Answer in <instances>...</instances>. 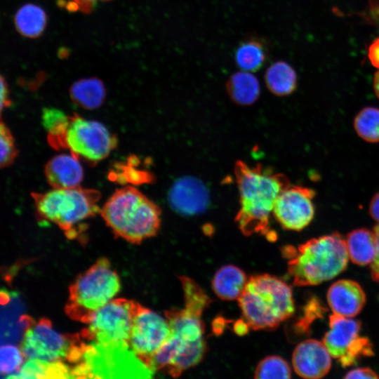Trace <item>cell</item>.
Here are the masks:
<instances>
[{"mask_svg":"<svg viewBox=\"0 0 379 379\" xmlns=\"http://www.w3.org/2000/svg\"><path fill=\"white\" fill-rule=\"evenodd\" d=\"M180 280L184 292V306L165 312L170 333L151 365L154 372L164 371L172 377H178L202 359L206 342L201 317L211 300L192 279L180 277Z\"/></svg>","mask_w":379,"mask_h":379,"instance_id":"1","label":"cell"},{"mask_svg":"<svg viewBox=\"0 0 379 379\" xmlns=\"http://www.w3.org/2000/svg\"><path fill=\"white\" fill-rule=\"evenodd\" d=\"M234 171L239 196L235 217L238 227L246 236L272 234L270 218L277 197L291 185L288 177L260 164L251 167L242 161L235 163Z\"/></svg>","mask_w":379,"mask_h":379,"instance_id":"2","label":"cell"},{"mask_svg":"<svg viewBox=\"0 0 379 379\" xmlns=\"http://www.w3.org/2000/svg\"><path fill=\"white\" fill-rule=\"evenodd\" d=\"M100 213L116 237L131 244L155 236L160 227L159 206L132 186L115 190Z\"/></svg>","mask_w":379,"mask_h":379,"instance_id":"3","label":"cell"},{"mask_svg":"<svg viewBox=\"0 0 379 379\" xmlns=\"http://www.w3.org/2000/svg\"><path fill=\"white\" fill-rule=\"evenodd\" d=\"M237 300L242 324L247 329L274 328L291 317L295 310L291 286L268 274L248 278Z\"/></svg>","mask_w":379,"mask_h":379,"instance_id":"4","label":"cell"},{"mask_svg":"<svg viewBox=\"0 0 379 379\" xmlns=\"http://www.w3.org/2000/svg\"><path fill=\"white\" fill-rule=\"evenodd\" d=\"M288 270L295 285L314 286L330 280L347 267L345 239L338 233L313 238L295 249L286 248Z\"/></svg>","mask_w":379,"mask_h":379,"instance_id":"5","label":"cell"},{"mask_svg":"<svg viewBox=\"0 0 379 379\" xmlns=\"http://www.w3.org/2000/svg\"><path fill=\"white\" fill-rule=\"evenodd\" d=\"M36 211L42 219L58 225L68 238H75L80 224L100 213V192L77 186L32 193Z\"/></svg>","mask_w":379,"mask_h":379,"instance_id":"6","label":"cell"},{"mask_svg":"<svg viewBox=\"0 0 379 379\" xmlns=\"http://www.w3.org/2000/svg\"><path fill=\"white\" fill-rule=\"evenodd\" d=\"M120 288L119 277L110 262L100 258L69 286L65 311L72 319L88 324L98 310L114 299Z\"/></svg>","mask_w":379,"mask_h":379,"instance_id":"7","label":"cell"},{"mask_svg":"<svg viewBox=\"0 0 379 379\" xmlns=\"http://www.w3.org/2000/svg\"><path fill=\"white\" fill-rule=\"evenodd\" d=\"M154 373L131 350L128 343L86 342L81 361L72 367V378H151Z\"/></svg>","mask_w":379,"mask_h":379,"instance_id":"8","label":"cell"},{"mask_svg":"<svg viewBox=\"0 0 379 379\" xmlns=\"http://www.w3.org/2000/svg\"><path fill=\"white\" fill-rule=\"evenodd\" d=\"M20 348L26 359L77 364L85 351L86 341L80 333L62 334L54 329L47 318L27 319Z\"/></svg>","mask_w":379,"mask_h":379,"instance_id":"9","label":"cell"},{"mask_svg":"<svg viewBox=\"0 0 379 379\" xmlns=\"http://www.w3.org/2000/svg\"><path fill=\"white\" fill-rule=\"evenodd\" d=\"M117 145V138L102 123L76 113L69 116L62 149H68L79 159L96 164L107 157Z\"/></svg>","mask_w":379,"mask_h":379,"instance_id":"10","label":"cell"},{"mask_svg":"<svg viewBox=\"0 0 379 379\" xmlns=\"http://www.w3.org/2000/svg\"><path fill=\"white\" fill-rule=\"evenodd\" d=\"M138 305L134 300L112 299L92 316L81 336L86 342L128 343Z\"/></svg>","mask_w":379,"mask_h":379,"instance_id":"11","label":"cell"},{"mask_svg":"<svg viewBox=\"0 0 379 379\" xmlns=\"http://www.w3.org/2000/svg\"><path fill=\"white\" fill-rule=\"evenodd\" d=\"M329 328L322 342L331 357L343 367L355 365L359 359L373 355L370 340L360 335L359 321L333 314L329 317Z\"/></svg>","mask_w":379,"mask_h":379,"instance_id":"12","label":"cell"},{"mask_svg":"<svg viewBox=\"0 0 379 379\" xmlns=\"http://www.w3.org/2000/svg\"><path fill=\"white\" fill-rule=\"evenodd\" d=\"M169 333L166 317L138 303L128 343L134 353L151 370L152 359L166 341Z\"/></svg>","mask_w":379,"mask_h":379,"instance_id":"13","label":"cell"},{"mask_svg":"<svg viewBox=\"0 0 379 379\" xmlns=\"http://www.w3.org/2000/svg\"><path fill=\"white\" fill-rule=\"evenodd\" d=\"M314 191L310 188L289 185L277 197L272 215L283 228L302 230L314 218Z\"/></svg>","mask_w":379,"mask_h":379,"instance_id":"14","label":"cell"},{"mask_svg":"<svg viewBox=\"0 0 379 379\" xmlns=\"http://www.w3.org/2000/svg\"><path fill=\"white\" fill-rule=\"evenodd\" d=\"M295 373L304 378H321L331 367V356L323 342L309 339L299 343L292 354Z\"/></svg>","mask_w":379,"mask_h":379,"instance_id":"15","label":"cell"},{"mask_svg":"<svg viewBox=\"0 0 379 379\" xmlns=\"http://www.w3.org/2000/svg\"><path fill=\"white\" fill-rule=\"evenodd\" d=\"M173 208L185 215H194L204 211L208 194L201 181L192 177L179 179L172 186L168 195Z\"/></svg>","mask_w":379,"mask_h":379,"instance_id":"16","label":"cell"},{"mask_svg":"<svg viewBox=\"0 0 379 379\" xmlns=\"http://www.w3.org/2000/svg\"><path fill=\"white\" fill-rule=\"evenodd\" d=\"M326 298L333 314L346 317L357 315L366 302V295L361 286L350 279H341L333 283L328 290Z\"/></svg>","mask_w":379,"mask_h":379,"instance_id":"17","label":"cell"},{"mask_svg":"<svg viewBox=\"0 0 379 379\" xmlns=\"http://www.w3.org/2000/svg\"><path fill=\"white\" fill-rule=\"evenodd\" d=\"M44 173L53 189L79 186L84 178L79 159L72 154H61L51 158L45 165Z\"/></svg>","mask_w":379,"mask_h":379,"instance_id":"18","label":"cell"},{"mask_svg":"<svg viewBox=\"0 0 379 379\" xmlns=\"http://www.w3.org/2000/svg\"><path fill=\"white\" fill-rule=\"evenodd\" d=\"M248 278L239 267L228 265L215 274L212 286L215 295L223 300H238L244 290Z\"/></svg>","mask_w":379,"mask_h":379,"instance_id":"19","label":"cell"},{"mask_svg":"<svg viewBox=\"0 0 379 379\" xmlns=\"http://www.w3.org/2000/svg\"><path fill=\"white\" fill-rule=\"evenodd\" d=\"M269 55L267 42L258 36H249L237 46L234 59L242 70L254 72L260 70L266 63Z\"/></svg>","mask_w":379,"mask_h":379,"instance_id":"20","label":"cell"},{"mask_svg":"<svg viewBox=\"0 0 379 379\" xmlns=\"http://www.w3.org/2000/svg\"><path fill=\"white\" fill-rule=\"evenodd\" d=\"M347 251L351 261L359 265L371 264L377 252L373 231L359 228L350 232L345 239Z\"/></svg>","mask_w":379,"mask_h":379,"instance_id":"21","label":"cell"},{"mask_svg":"<svg viewBox=\"0 0 379 379\" xmlns=\"http://www.w3.org/2000/svg\"><path fill=\"white\" fill-rule=\"evenodd\" d=\"M73 102L85 109H95L105 102L106 90L102 81L96 77L84 78L75 81L69 88Z\"/></svg>","mask_w":379,"mask_h":379,"instance_id":"22","label":"cell"},{"mask_svg":"<svg viewBox=\"0 0 379 379\" xmlns=\"http://www.w3.org/2000/svg\"><path fill=\"white\" fill-rule=\"evenodd\" d=\"M227 92L230 99L240 105H249L259 98V81L251 72L240 71L234 73L226 83Z\"/></svg>","mask_w":379,"mask_h":379,"instance_id":"23","label":"cell"},{"mask_svg":"<svg viewBox=\"0 0 379 379\" xmlns=\"http://www.w3.org/2000/svg\"><path fill=\"white\" fill-rule=\"evenodd\" d=\"M72 378V367L63 362L26 359L20 369L7 378Z\"/></svg>","mask_w":379,"mask_h":379,"instance_id":"24","label":"cell"},{"mask_svg":"<svg viewBox=\"0 0 379 379\" xmlns=\"http://www.w3.org/2000/svg\"><path fill=\"white\" fill-rule=\"evenodd\" d=\"M265 81L268 90L278 96L291 94L297 87V74L284 61L272 63L266 70Z\"/></svg>","mask_w":379,"mask_h":379,"instance_id":"25","label":"cell"},{"mask_svg":"<svg viewBox=\"0 0 379 379\" xmlns=\"http://www.w3.org/2000/svg\"><path fill=\"white\" fill-rule=\"evenodd\" d=\"M46 21V14L43 8L33 4L20 7L14 17L17 31L29 38L40 36L45 29Z\"/></svg>","mask_w":379,"mask_h":379,"instance_id":"26","label":"cell"},{"mask_svg":"<svg viewBox=\"0 0 379 379\" xmlns=\"http://www.w3.org/2000/svg\"><path fill=\"white\" fill-rule=\"evenodd\" d=\"M42 124L48 132V140L55 149H62V138L69 116L55 108H45L42 112Z\"/></svg>","mask_w":379,"mask_h":379,"instance_id":"27","label":"cell"},{"mask_svg":"<svg viewBox=\"0 0 379 379\" xmlns=\"http://www.w3.org/2000/svg\"><path fill=\"white\" fill-rule=\"evenodd\" d=\"M354 128L364 141L379 142V108L366 107L359 111L354 119Z\"/></svg>","mask_w":379,"mask_h":379,"instance_id":"28","label":"cell"},{"mask_svg":"<svg viewBox=\"0 0 379 379\" xmlns=\"http://www.w3.org/2000/svg\"><path fill=\"white\" fill-rule=\"evenodd\" d=\"M291 371L288 364L279 356H269L258 364L255 378H290Z\"/></svg>","mask_w":379,"mask_h":379,"instance_id":"29","label":"cell"},{"mask_svg":"<svg viewBox=\"0 0 379 379\" xmlns=\"http://www.w3.org/2000/svg\"><path fill=\"white\" fill-rule=\"evenodd\" d=\"M25 359V358L20 347L18 348L12 345H2L1 347L0 361L1 374H8L10 375L15 373L20 369Z\"/></svg>","mask_w":379,"mask_h":379,"instance_id":"30","label":"cell"},{"mask_svg":"<svg viewBox=\"0 0 379 379\" xmlns=\"http://www.w3.org/2000/svg\"><path fill=\"white\" fill-rule=\"evenodd\" d=\"M0 165L1 168H5L13 164L18 156V150L11 131L3 121L0 125Z\"/></svg>","mask_w":379,"mask_h":379,"instance_id":"31","label":"cell"},{"mask_svg":"<svg viewBox=\"0 0 379 379\" xmlns=\"http://www.w3.org/2000/svg\"><path fill=\"white\" fill-rule=\"evenodd\" d=\"M373 231L376 239L377 252L373 262L371 264V272L372 279L379 283V224L375 226Z\"/></svg>","mask_w":379,"mask_h":379,"instance_id":"32","label":"cell"},{"mask_svg":"<svg viewBox=\"0 0 379 379\" xmlns=\"http://www.w3.org/2000/svg\"><path fill=\"white\" fill-rule=\"evenodd\" d=\"M345 378H378L377 373L369 368H359L349 371Z\"/></svg>","mask_w":379,"mask_h":379,"instance_id":"33","label":"cell"},{"mask_svg":"<svg viewBox=\"0 0 379 379\" xmlns=\"http://www.w3.org/2000/svg\"><path fill=\"white\" fill-rule=\"evenodd\" d=\"M368 57L373 66L379 68V37L369 46Z\"/></svg>","mask_w":379,"mask_h":379,"instance_id":"34","label":"cell"},{"mask_svg":"<svg viewBox=\"0 0 379 379\" xmlns=\"http://www.w3.org/2000/svg\"><path fill=\"white\" fill-rule=\"evenodd\" d=\"M11 105L9 91L6 81L3 76L1 77V109L8 107Z\"/></svg>","mask_w":379,"mask_h":379,"instance_id":"35","label":"cell"},{"mask_svg":"<svg viewBox=\"0 0 379 379\" xmlns=\"http://www.w3.org/2000/svg\"><path fill=\"white\" fill-rule=\"evenodd\" d=\"M368 211L371 218L379 224V192L372 197Z\"/></svg>","mask_w":379,"mask_h":379,"instance_id":"36","label":"cell"},{"mask_svg":"<svg viewBox=\"0 0 379 379\" xmlns=\"http://www.w3.org/2000/svg\"><path fill=\"white\" fill-rule=\"evenodd\" d=\"M98 0H75L79 9L83 12L89 13L93 7L95 1ZM100 1H109V0H100Z\"/></svg>","mask_w":379,"mask_h":379,"instance_id":"37","label":"cell"},{"mask_svg":"<svg viewBox=\"0 0 379 379\" xmlns=\"http://www.w3.org/2000/svg\"><path fill=\"white\" fill-rule=\"evenodd\" d=\"M58 3L68 10L76 11L79 9L77 4L75 2V0H58Z\"/></svg>","mask_w":379,"mask_h":379,"instance_id":"38","label":"cell"},{"mask_svg":"<svg viewBox=\"0 0 379 379\" xmlns=\"http://www.w3.org/2000/svg\"><path fill=\"white\" fill-rule=\"evenodd\" d=\"M373 89L376 96L379 98V70L376 72L374 75Z\"/></svg>","mask_w":379,"mask_h":379,"instance_id":"39","label":"cell"}]
</instances>
